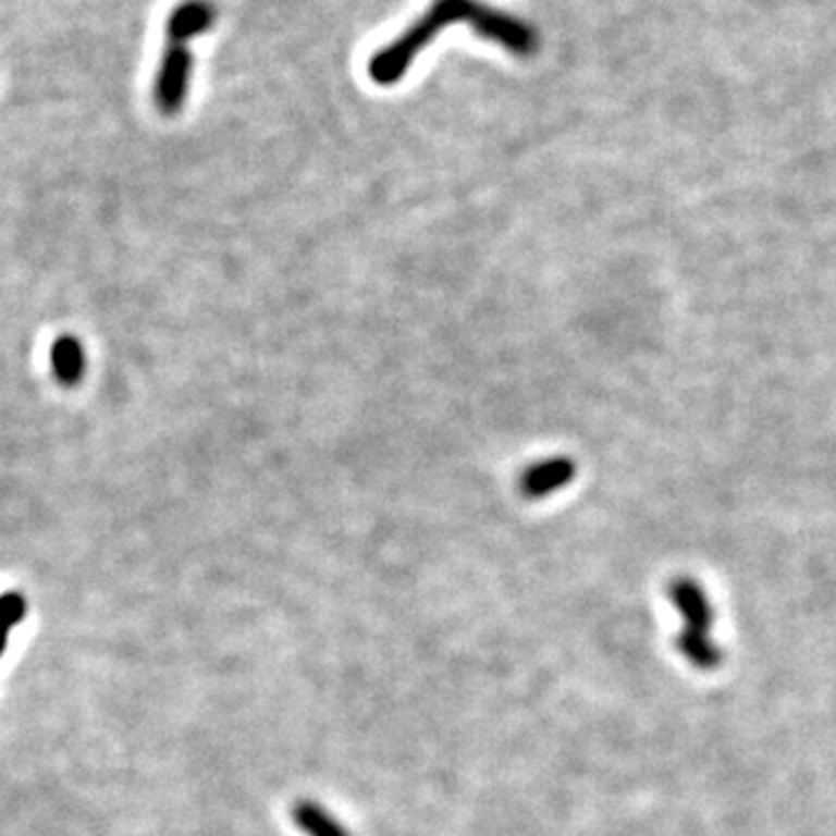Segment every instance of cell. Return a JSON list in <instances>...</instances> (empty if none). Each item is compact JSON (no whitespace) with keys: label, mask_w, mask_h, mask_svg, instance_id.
I'll list each match as a JSON object with an SVG mask.
<instances>
[{"label":"cell","mask_w":836,"mask_h":836,"mask_svg":"<svg viewBox=\"0 0 836 836\" xmlns=\"http://www.w3.org/2000/svg\"><path fill=\"white\" fill-rule=\"evenodd\" d=\"M453 24L472 26L479 38L500 45L518 59L532 57L539 47L537 30L528 22L488 5L483 0H434L395 42L379 49L370 59V79L379 86L397 84L405 77L416 57L421 54L444 28Z\"/></svg>","instance_id":"1"},{"label":"cell","mask_w":836,"mask_h":836,"mask_svg":"<svg viewBox=\"0 0 836 836\" xmlns=\"http://www.w3.org/2000/svg\"><path fill=\"white\" fill-rule=\"evenodd\" d=\"M669 598L684 616V630L678 637V649L700 669H713L721 662V651L711 641L713 608L706 592L692 579H676L669 586Z\"/></svg>","instance_id":"2"},{"label":"cell","mask_w":836,"mask_h":836,"mask_svg":"<svg viewBox=\"0 0 836 836\" xmlns=\"http://www.w3.org/2000/svg\"><path fill=\"white\" fill-rule=\"evenodd\" d=\"M194 54L184 42H168L153 79V102L163 116H177L188 100Z\"/></svg>","instance_id":"3"},{"label":"cell","mask_w":836,"mask_h":836,"mask_svg":"<svg viewBox=\"0 0 836 836\" xmlns=\"http://www.w3.org/2000/svg\"><path fill=\"white\" fill-rule=\"evenodd\" d=\"M574 477H577V465H574V460L567 456H557L532 463L526 472L518 477V488L522 497L542 500L555 491H561Z\"/></svg>","instance_id":"4"},{"label":"cell","mask_w":836,"mask_h":836,"mask_svg":"<svg viewBox=\"0 0 836 836\" xmlns=\"http://www.w3.org/2000/svg\"><path fill=\"white\" fill-rule=\"evenodd\" d=\"M217 22V8L212 0H182V3L168 14L165 38L168 42L188 45L198 35L207 33Z\"/></svg>","instance_id":"5"},{"label":"cell","mask_w":836,"mask_h":836,"mask_svg":"<svg viewBox=\"0 0 836 836\" xmlns=\"http://www.w3.org/2000/svg\"><path fill=\"white\" fill-rule=\"evenodd\" d=\"M49 368L61 386H77L86 372V352L75 335H61L51 342Z\"/></svg>","instance_id":"6"},{"label":"cell","mask_w":836,"mask_h":836,"mask_svg":"<svg viewBox=\"0 0 836 836\" xmlns=\"http://www.w3.org/2000/svg\"><path fill=\"white\" fill-rule=\"evenodd\" d=\"M291 821L305 836H352L337 815L314 799H298L291 807Z\"/></svg>","instance_id":"7"},{"label":"cell","mask_w":836,"mask_h":836,"mask_svg":"<svg viewBox=\"0 0 836 836\" xmlns=\"http://www.w3.org/2000/svg\"><path fill=\"white\" fill-rule=\"evenodd\" d=\"M28 604L22 592H5L0 595V657H3L10 635L16 625L26 618Z\"/></svg>","instance_id":"8"}]
</instances>
